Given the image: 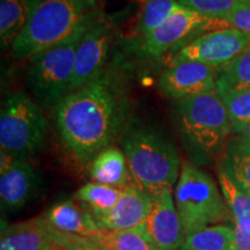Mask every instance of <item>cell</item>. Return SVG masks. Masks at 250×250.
<instances>
[{
  "mask_svg": "<svg viewBox=\"0 0 250 250\" xmlns=\"http://www.w3.org/2000/svg\"><path fill=\"white\" fill-rule=\"evenodd\" d=\"M59 137L78 161L92 162L124 129L130 101L124 81L114 70L70 92L55 108Z\"/></svg>",
  "mask_w": 250,
  "mask_h": 250,
  "instance_id": "6da1fadb",
  "label": "cell"
},
{
  "mask_svg": "<svg viewBox=\"0 0 250 250\" xmlns=\"http://www.w3.org/2000/svg\"><path fill=\"white\" fill-rule=\"evenodd\" d=\"M174 201L186 236L202 228L230 220V212L213 179L190 162L181 167Z\"/></svg>",
  "mask_w": 250,
  "mask_h": 250,
  "instance_id": "5b68a950",
  "label": "cell"
},
{
  "mask_svg": "<svg viewBox=\"0 0 250 250\" xmlns=\"http://www.w3.org/2000/svg\"><path fill=\"white\" fill-rule=\"evenodd\" d=\"M146 228L159 250L181 249L186 239V233L171 191L153 196Z\"/></svg>",
  "mask_w": 250,
  "mask_h": 250,
  "instance_id": "4fadbf2b",
  "label": "cell"
},
{
  "mask_svg": "<svg viewBox=\"0 0 250 250\" xmlns=\"http://www.w3.org/2000/svg\"><path fill=\"white\" fill-rule=\"evenodd\" d=\"M131 179L152 196L171 191L180 177L179 152L151 127H129L122 139Z\"/></svg>",
  "mask_w": 250,
  "mask_h": 250,
  "instance_id": "7a4b0ae2",
  "label": "cell"
},
{
  "mask_svg": "<svg viewBox=\"0 0 250 250\" xmlns=\"http://www.w3.org/2000/svg\"><path fill=\"white\" fill-rule=\"evenodd\" d=\"M218 71L199 62H171L159 80V89L176 101L193 98L217 89Z\"/></svg>",
  "mask_w": 250,
  "mask_h": 250,
  "instance_id": "8fae6325",
  "label": "cell"
},
{
  "mask_svg": "<svg viewBox=\"0 0 250 250\" xmlns=\"http://www.w3.org/2000/svg\"><path fill=\"white\" fill-rule=\"evenodd\" d=\"M177 2L211 20H223L234 9L250 5V0H177Z\"/></svg>",
  "mask_w": 250,
  "mask_h": 250,
  "instance_id": "4316f807",
  "label": "cell"
},
{
  "mask_svg": "<svg viewBox=\"0 0 250 250\" xmlns=\"http://www.w3.org/2000/svg\"><path fill=\"white\" fill-rule=\"evenodd\" d=\"M0 250H57L56 229L44 215L2 229Z\"/></svg>",
  "mask_w": 250,
  "mask_h": 250,
  "instance_id": "9a60e30c",
  "label": "cell"
},
{
  "mask_svg": "<svg viewBox=\"0 0 250 250\" xmlns=\"http://www.w3.org/2000/svg\"><path fill=\"white\" fill-rule=\"evenodd\" d=\"M122 190L123 189L92 182L81 187L76 193V198L80 204L88 208L94 218H100L107 214L116 205Z\"/></svg>",
  "mask_w": 250,
  "mask_h": 250,
  "instance_id": "603a6c76",
  "label": "cell"
},
{
  "mask_svg": "<svg viewBox=\"0 0 250 250\" xmlns=\"http://www.w3.org/2000/svg\"><path fill=\"white\" fill-rule=\"evenodd\" d=\"M233 229L235 233L233 250H250V233L234 225Z\"/></svg>",
  "mask_w": 250,
  "mask_h": 250,
  "instance_id": "f546056e",
  "label": "cell"
},
{
  "mask_svg": "<svg viewBox=\"0 0 250 250\" xmlns=\"http://www.w3.org/2000/svg\"><path fill=\"white\" fill-rule=\"evenodd\" d=\"M226 105L232 131L241 134L250 122V88L219 94Z\"/></svg>",
  "mask_w": 250,
  "mask_h": 250,
  "instance_id": "484cf974",
  "label": "cell"
},
{
  "mask_svg": "<svg viewBox=\"0 0 250 250\" xmlns=\"http://www.w3.org/2000/svg\"><path fill=\"white\" fill-rule=\"evenodd\" d=\"M239 137L243 140V142L250 145V122L247 124L246 129L243 130V132L241 134H239Z\"/></svg>",
  "mask_w": 250,
  "mask_h": 250,
  "instance_id": "4dcf8cb0",
  "label": "cell"
},
{
  "mask_svg": "<svg viewBox=\"0 0 250 250\" xmlns=\"http://www.w3.org/2000/svg\"><path fill=\"white\" fill-rule=\"evenodd\" d=\"M153 196L136 183H129L122 190L116 205L107 214L95 218L101 229H130L145 225L151 212Z\"/></svg>",
  "mask_w": 250,
  "mask_h": 250,
  "instance_id": "5bb4252c",
  "label": "cell"
},
{
  "mask_svg": "<svg viewBox=\"0 0 250 250\" xmlns=\"http://www.w3.org/2000/svg\"><path fill=\"white\" fill-rule=\"evenodd\" d=\"M44 217L59 232L89 240H95L102 230L88 208L73 201L57 203L49 208Z\"/></svg>",
  "mask_w": 250,
  "mask_h": 250,
  "instance_id": "2e32d148",
  "label": "cell"
},
{
  "mask_svg": "<svg viewBox=\"0 0 250 250\" xmlns=\"http://www.w3.org/2000/svg\"><path fill=\"white\" fill-rule=\"evenodd\" d=\"M89 173L94 182L118 189H124L131 177L124 152L116 147L100 152L90 162Z\"/></svg>",
  "mask_w": 250,
  "mask_h": 250,
  "instance_id": "e0dca14e",
  "label": "cell"
},
{
  "mask_svg": "<svg viewBox=\"0 0 250 250\" xmlns=\"http://www.w3.org/2000/svg\"><path fill=\"white\" fill-rule=\"evenodd\" d=\"M223 21L225 28H235L250 36V5H243L234 9Z\"/></svg>",
  "mask_w": 250,
  "mask_h": 250,
  "instance_id": "f1b7e54d",
  "label": "cell"
},
{
  "mask_svg": "<svg viewBox=\"0 0 250 250\" xmlns=\"http://www.w3.org/2000/svg\"><path fill=\"white\" fill-rule=\"evenodd\" d=\"M217 21L181 6L161 27L143 40L140 52L146 57H159L198 30L212 27L219 29Z\"/></svg>",
  "mask_w": 250,
  "mask_h": 250,
  "instance_id": "7c38bea8",
  "label": "cell"
},
{
  "mask_svg": "<svg viewBox=\"0 0 250 250\" xmlns=\"http://www.w3.org/2000/svg\"><path fill=\"white\" fill-rule=\"evenodd\" d=\"M88 17L87 14L66 39L29 58L27 83L40 107L55 110L70 92L77 50L88 26Z\"/></svg>",
  "mask_w": 250,
  "mask_h": 250,
  "instance_id": "277c9868",
  "label": "cell"
},
{
  "mask_svg": "<svg viewBox=\"0 0 250 250\" xmlns=\"http://www.w3.org/2000/svg\"><path fill=\"white\" fill-rule=\"evenodd\" d=\"M88 0H30L23 30L12 46L17 61L31 58L62 42L87 14Z\"/></svg>",
  "mask_w": 250,
  "mask_h": 250,
  "instance_id": "3957f363",
  "label": "cell"
},
{
  "mask_svg": "<svg viewBox=\"0 0 250 250\" xmlns=\"http://www.w3.org/2000/svg\"><path fill=\"white\" fill-rule=\"evenodd\" d=\"M30 0H1L0 1V40L5 49H12L26 26Z\"/></svg>",
  "mask_w": 250,
  "mask_h": 250,
  "instance_id": "d6986e66",
  "label": "cell"
},
{
  "mask_svg": "<svg viewBox=\"0 0 250 250\" xmlns=\"http://www.w3.org/2000/svg\"><path fill=\"white\" fill-rule=\"evenodd\" d=\"M46 131L48 123L39 103L20 92L6 99L0 114L1 151L27 160L44 147Z\"/></svg>",
  "mask_w": 250,
  "mask_h": 250,
  "instance_id": "8992f818",
  "label": "cell"
},
{
  "mask_svg": "<svg viewBox=\"0 0 250 250\" xmlns=\"http://www.w3.org/2000/svg\"><path fill=\"white\" fill-rule=\"evenodd\" d=\"M223 167L233 182L250 195V145L237 137L228 146Z\"/></svg>",
  "mask_w": 250,
  "mask_h": 250,
  "instance_id": "cb8c5ba5",
  "label": "cell"
},
{
  "mask_svg": "<svg viewBox=\"0 0 250 250\" xmlns=\"http://www.w3.org/2000/svg\"><path fill=\"white\" fill-rule=\"evenodd\" d=\"M111 40L112 30L107 19L89 13L88 26L77 50L70 92L81 88L102 73Z\"/></svg>",
  "mask_w": 250,
  "mask_h": 250,
  "instance_id": "9c48e42d",
  "label": "cell"
},
{
  "mask_svg": "<svg viewBox=\"0 0 250 250\" xmlns=\"http://www.w3.org/2000/svg\"><path fill=\"white\" fill-rule=\"evenodd\" d=\"M218 180L228 210L230 212L233 225L250 233V195L242 191L233 182L223 165L218 169Z\"/></svg>",
  "mask_w": 250,
  "mask_h": 250,
  "instance_id": "ffe728a7",
  "label": "cell"
},
{
  "mask_svg": "<svg viewBox=\"0 0 250 250\" xmlns=\"http://www.w3.org/2000/svg\"><path fill=\"white\" fill-rule=\"evenodd\" d=\"M41 186L37 170L26 159L1 151L0 155V201L2 211H17L26 206Z\"/></svg>",
  "mask_w": 250,
  "mask_h": 250,
  "instance_id": "30bf717a",
  "label": "cell"
},
{
  "mask_svg": "<svg viewBox=\"0 0 250 250\" xmlns=\"http://www.w3.org/2000/svg\"><path fill=\"white\" fill-rule=\"evenodd\" d=\"M95 241L103 250H159L145 225L130 229H102Z\"/></svg>",
  "mask_w": 250,
  "mask_h": 250,
  "instance_id": "ac0fdd59",
  "label": "cell"
},
{
  "mask_svg": "<svg viewBox=\"0 0 250 250\" xmlns=\"http://www.w3.org/2000/svg\"><path fill=\"white\" fill-rule=\"evenodd\" d=\"M250 88V45L217 73V92H239Z\"/></svg>",
  "mask_w": 250,
  "mask_h": 250,
  "instance_id": "7402d4cb",
  "label": "cell"
},
{
  "mask_svg": "<svg viewBox=\"0 0 250 250\" xmlns=\"http://www.w3.org/2000/svg\"><path fill=\"white\" fill-rule=\"evenodd\" d=\"M176 112L186 138L205 153L214 152L233 132L226 105L217 89L177 101Z\"/></svg>",
  "mask_w": 250,
  "mask_h": 250,
  "instance_id": "52a82bcc",
  "label": "cell"
},
{
  "mask_svg": "<svg viewBox=\"0 0 250 250\" xmlns=\"http://www.w3.org/2000/svg\"><path fill=\"white\" fill-rule=\"evenodd\" d=\"M233 227L213 225L188 234L180 250H233Z\"/></svg>",
  "mask_w": 250,
  "mask_h": 250,
  "instance_id": "44dd1931",
  "label": "cell"
},
{
  "mask_svg": "<svg viewBox=\"0 0 250 250\" xmlns=\"http://www.w3.org/2000/svg\"><path fill=\"white\" fill-rule=\"evenodd\" d=\"M181 6L177 0H146L138 22L140 37L144 40L154 33Z\"/></svg>",
  "mask_w": 250,
  "mask_h": 250,
  "instance_id": "d4e9b609",
  "label": "cell"
},
{
  "mask_svg": "<svg viewBox=\"0 0 250 250\" xmlns=\"http://www.w3.org/2000/svg\"><path fill=\"white\" fill-rule=\"evenodd\" d=\"M250 45V36L235 28L208 31L181 48L173 62H199L220 70Z\"/></svg>",
  "mask_w": 250,
  "mask_h": 250,
  "instance_id": "ba28073f",
  "label": "cell"
},
{
  "mask_svg": "<svg viewBox=\"0 0 250 250\" xmlns=\"http://www.w3.org/2000/svg\"><path fill=\"white\" fill-rule=\"evenodd\" d=\"M56 243H57V250H103L93 240L59 232L57 229H56Z\"/></svg>",
  "mask_w": 250,
  "mask_h": 250,
  "instance_id": "83f0119b",
  "label": "cell"
}]
</instances>
